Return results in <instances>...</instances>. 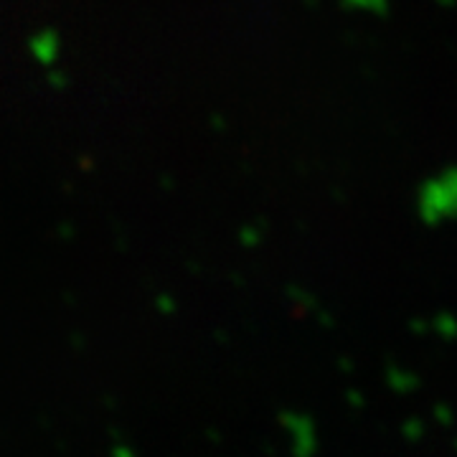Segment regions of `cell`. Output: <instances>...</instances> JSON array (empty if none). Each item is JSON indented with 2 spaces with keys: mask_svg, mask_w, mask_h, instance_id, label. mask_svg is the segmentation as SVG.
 Returning a JSON list of instances; mask_svg holds the SVG:
<instances>
[{
  "mask_svg": "<svg viewBox=\"0 0 457 457\" xmlns=\"http://www.w3.org/2000/svg\"><path fill=\"white\" fill-rule=\"evenodd\" d=\"M420 216L427 227H437L445 219H457V165H447L437 179L422 183Z\"/></svg>",
  "mask_w": 457,
  "mask_h": 457,
  "instance_id": "6da1fadb",
  "label": "cell"
},
{
  "mask_svg": "<svg viewBox=\"0 0 457 457\" xmlns=\"http://www.w3.org/2000/svg\"><path fill=\"white\" fill-rule=\"evenodd\" d=\"M440 5H455V0H437Z\"/></svg>",
  "mask_w": 457,
  "mask_h": 457,
  "instance_id": "ba28073f",
  "label": "cell"
},
{
  "mask_svg": "<svg viewBox=\"0 0 457 457\" xmlns=\"http://www.w3.org/2000/svg\"><path fill=\"white\" fill-rule=\"evenodd\" d=\"M432 420L440 427H447V429H450V427H455V411H453L450 404L440 402V404L432 407Z\"/></svg>",
  "mask_w": 457,
  "mask_h": 457,
  "instance_id": "5b68a950",
  "label": "cell"
},
{
  "mask_svg": "<svg viewBox=\"0 0 457 457\" xmlns=\"http://www.w3.org/2000/svg\"><path fill=\"white\" fill-rule=\"evenodd\" d=\"M453 445H455V453H457V437H455V442H453Z\"/></svg>",
  "mask_w": 457,
  "mask_h": 457,
  "instance_id": "9c48e42d",
  "label": "cell"
},
{
  "mask_svg": "<svg viewBox=\"0 0 457 457\" xmlns=\"http://www.w3.org/2000/svg\"><path fill=\"white\" fill-rule=\"evenodd\" d=\"M411 333H417V336H425L427 330H429V323L427 320H411Z\"/></svg>",
  "mask_w": 457,
  "mask_h": 457,
  "instance_id": "52a82bcc",
  "label": "cell"
},
{
  "mask_svg": "<svg viewBox=\"0 0 457 457\" xmlns=\"http://www.w3.org/2000/svg\"><path fill=\"white\" fill-rule=\"evenodd\" d=\"M386 381H389V386H392L396 394H411L420 389V376L414 374V371L402 369V366H389Z\"/></svg>",
  "mask_w": 457,
  "mask_h": 457,
  "instance_id": "7a4b0ae2",
  "label": "cell"
},
{
  "mask_svg": "<svg viewBox=\"0 0 457 457\" xmlns=\"http://www.w3.org/2000/svg\"><path fill=\"white\" fill-rule=\"evenodd\" d=\"M429 330H435L442 341H457V318L453 312H437L435 320L429 323Z\"/></svg>",
  "mask_w": 457,
  "mask_h": 457,
  "instance_id": "3957f363",
  "label": "cell"
},
{
  "mask_svg": "<svg viewBox=\"0 0 457 457\" xmlns=\"http://www.w3.org/2000/svg\"><path fill=\"white\" fill-rule=\"evenodd\" d=\"M351 5L369 8V11H376V13H384L386 11V0H351Z\"/></svg>",
  "mask_w": 457,
  "mask_h": 457,
  "instance_id": "8992f818",
  "label": "cell"
},
{
  "mask_svg": "<svg viewBox=\"0 0 457 457\" xmlns=\"http://www.w3.org/2000/svg\"><path fill=\"white\" fill-rule=\"evenodd\" d=\"M402 435L407 437V442H422L427 435L425 420H420V417H409L407 422L402 425Z\"/></svg>",
  "mask_w": 457,
  "mask_h": 457,
  "instance_id": "277c9868",
  "label": "cell"
}]
</instances>
